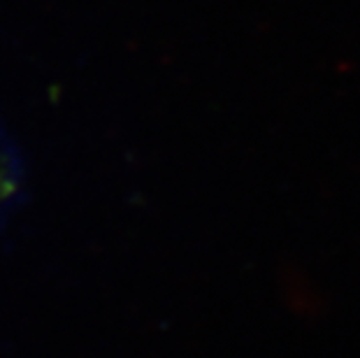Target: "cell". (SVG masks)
Masks as SVG:
<instances>
[{"instance_id":"cell-1","label":"cell","mask_w":360,"mask_h":358,"mask_svg":"<svg viewBox=\"0 0 360 358\" xmlns=\"http://www.w3.org/2000/svg\"><path fill=\"white\" fill-rule=\"evenodd\" d=\"M30 200L28 163L17 138L0 121V233Z\"/></svg>"}]
</instances>
